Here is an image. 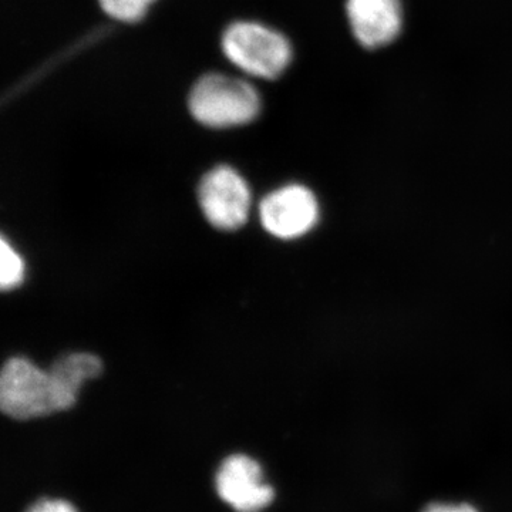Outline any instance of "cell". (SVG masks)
I'll return each mask as SVG.
<instances>
[{"instance_id":"cell-2","label":"cell","mask_w":512,"mask_h":512,"mask_svg":"<svg viewBox=\"0 0 512 512\" xmlns=\"http://www.w3.org/2000/svg\"><path fill=\"white\" fill-rule=\"evenodd\" d=\"M192 117L204 126L227 128L251 123L259 113V97L244 80L211 73L190 94Z\"/></svg>"},{"instance_id":"cell-6","label":"cell","mask_w":512,"mask_h":512,"mask_svg":"<svg viewBox=\"0 0 512 512\" xmlns=\"http://www.w3.org/2000/svg\"><path fill=\"white\" fill-rule=\"evenodd\" d=\"M261 222L276 238L293 239L311 231L319 220L315 195L303 185H288L266 195L259 207Z\"/></svg>"},{"instance_id":"cell-8","label":"cell","mask_w":512,"mask_h":512,"mask_svg":"<svg viewBox=\"0 0 512 512\" xmlns=\"http://www.w3.org/2000/svg\"><path fill=\"white\" fill-rule=\"evenodd\" d=\"M57 386L64 399L73 407L79 397L80 389L86 380L96 379L101 375L103 363L99 357L90 353H70L57 359L50 367Z\"/></svg>"},{"instance_id":"cell-12","label":"cell","mask_w":512,"mask_h":512,"mask_svg":"<svg viewBox=\"0 0 512 512\" xmlns=\"http://www.w3.org/2000/svg\"><path fill=\"white\" fill-rule=\"evenodd\" d=\"M423 512H478V510L474 508L473 505L466 503H434L424 508Z\"/></svg>"},{"instance_id":"cell-1","label":"cell","mask_w":512,"mask_h":512,"mask_svg":"<svg viewBox=\"0 0 512 512\" xmlns=\"http://www.w3.org/2000/svg\"><path fill=\"white\" fill-rule=\"evenodd\" d=\"M0 409L13 420H32L72 409L50 370L12 357L0 375Z\"/></svg>"},{"instance_id":"cell-4","label":"cell","mask_w":512,"mask_h":512,"mask_svg":"<svg viewBox=\"0 0 512 512\" xmlns=\"http://www.w3.org/2000/svg\"><path fill=\"white\" fill-rule=\"evenodd\" d=\"M198 201L212 227L235 231L248 220L251 191L234 168L220 165L202 177Z\"/></svg>"},{"instance_id":"cell-9","label":"cell","mask_w":512,"mask_h":512,"mask_svg":"<svg viewBox=\"0 0 512 512\" xmlns=\"http://www.w3.org/2000/svg\"><path fill=\"white\" fill-rule=\"evenodd\" d=\"M25 279V262L12 245L2 238L0 241V286L3 291L18 288Z\"/></svg>"},{"instance_id":"cell-10","label":"cell","mask_w":512,"mask_h":512,"mask_svg":"<svg viewBox=\"0 0 512 512\" xmlns=\"http://www.w3.org/2000/svg\"><path fill=\"white\" fill-rule=\"evenodd\" d=\"M101 8L110 18L120 22H136L146 15L154 0H99Z\"/></svg>"},{"instance_id":"cell-7","label":"cell","mask_w":512,"mask_h":512,"mask_svg":"<svg viewBox=\"0 0 512 512\" xmlns=\"http://www.w3.org/2000/svg\"><path fill=\"white\" fill-rule=\"evenodd\" d=\"M346 13L353 36L366 49L390 45L402 32L400 0H348Z\"/></svg>"},{"instance_id":"cell-5","label":"cell","mask_w":512,"mask_h":512,"mask_svg":"<svg viewBox=\"0 0 512 512\" xmlns=\"http://www.w3.org/2000/svg\"><path fill=\"white\" fill-rule=\"evenodd\" d=\"M215 491L235 512H262L275 500L274 487L266 483L261 464L247 454L222 460L215 474Z\"/></svg>"},{"instance_id":"cell-3","label":"cell","mask_w":512,"mask_h":512,"mask_svg":"<svg viewBox=\"0 0 512 512\" xmlns=\"http://www.w3.org/2000/svg\"><path fill=\"white\" fill-rule=\"evenodd\" d=\"M222 50L242 72L275 79L291 63L292 49L286 37L258 23L239 22L222 37Z\"/></svg>"},{"instance_id":"cell-11","label":"cell","mask_w":512,"mask_h":512,"mask_svg":"<svg viewBox=\"0 0 512 512\" xmlns=\"http://www.w3.org/2000/svg\"><path fill=\"white\" fill-rule=\"evenodd\" d=\"M26 512H77L73 504L60 498H40Z\"/></svg>"}]
</instances>
